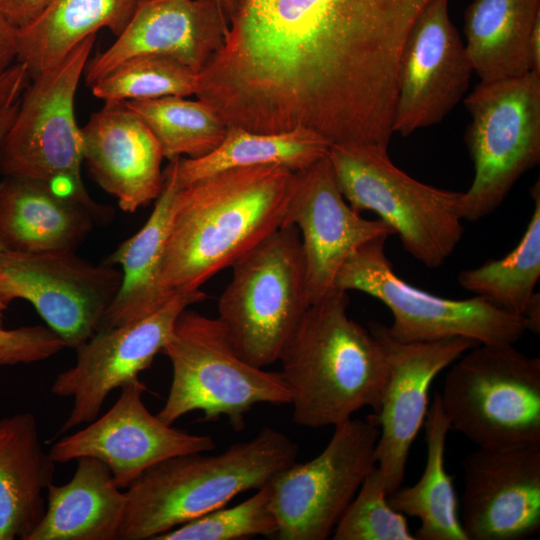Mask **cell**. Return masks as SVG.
<instances>
[{
	"label": "cell",
	"instance_id": "6da1fadb",
	"mask_svg": "<svg viewBox=\"0 0 540 540\" xmlns=\"http://www.w3.org/2000/svg\"><path fill=\"white\" fill-rule=\"evenodd\" d=\"M430 1L237 0L226 45L258 72L290 85H348L397 66Z\"/></svg>",
	"mask_w": 540,
	"mask_h": 540
},
{
	"label": "cell",
	"instance_id": "7a4b0ae2",
	"mask_svg": "<svg viewBox=\"0 0 540 540\" xmlns=\"http://www.w3.org/2000/svg\"><path fill=\"white\" fill-rule=\"evenodd\" d=\"M295 171L236 168L178 187L172 202L161 282L172 292L200 289L280 228Z\"/></svg>",
	"mask_w": 540,
	"mask_h": 540
},
{
	"label": "cell",
	"instance_id": "3957f363",
	"mask_svg": "<svg viewBox=\"0 0 540 540\" xmlns=\"http://www.w3.org/2000/svg\"><path fill=\"white\" fill-rule=\"evenodd\" d=\"M337 287L310 304L279 360L293 421L335 426L369 406L376 413L388 365L379 340L347 313Z\"/></svg>",
	"mask_w": 540,
	"mask_h": 540
},
{
	"label": "cell",
	"instance_id": "277c9868",
	"mask_svg": "<svg viewBox=\"0 0 540 540\" xmlns=\"http://www.w3.org/2000/svg\"><path fill=\"white\" fill-rule=\"evenodd\" d=\"M195 452L164 460L126 488L120 540H155L179 525L257 490L294 463L298 445L282 431L263 427L218 454Z\"/></svg>",
	"mask_w": 540,
	"mask_h": 540
},
{
	"label": "cell",
	"instance_id": "5b68a950",
	"mask_svg": "<svg viewBox=\"0 0 540 540\" xmlns=\"http://www.w3.org/2000/svg\"><path fill=\"white\" fill-rule=\"evenodd\" d=\"M161 353L172 367L166 401L157 416L173 425L193 411L225 417L237 431L257 404L284 405L290 394L282 374L254 366L233 347L221 321L185 309Z\"/></svg>",
	"mask_w": 540,
	"mask_h": 540
},
{
	"label": "cell",
	"instance_id": "8992f818",
	"mask_svg": "<svg viewBox=\"0 0 540 540\" xmlns=\"http://www.w3.org/2000/svg\"><path fill=\"white\" fill-rule=\"evenodd\" d=\"M95 35L60 63L30 79L0 145V172L49 184L58 193L84 204L101 223L108 222L112 212L94 201L83 183L82 129L74 108Z\"/></svg>",
	"mask_w": 540,
	"mask_h": 540
},
{
	"label": "cell",
	"instance_id": "52a82bcc",
	"mask_svg": "<svg viewBox=\"0 0 540 540\" xmlns=\"http://www.w3.org/2000/svg\"><path fill=\"white\" fill-rule=\"evenodd\" d=\"M328 157L352 209L376 213L412 257L438 268L454 252L464 233L463 192L412 178L391 161L386 146L332 144Z\"/></svg>",
	"mask_w": 540,
	"mask_h": 540
},
{
	"label": "cell",
	"instance_id": "ba28073f",
	"mask_svg": "<svg viewBox=\"0 0 540 540\" xmlns=\"http://www.w3.org/2000/svg\"><path fill=\"white\" fill-rule=\"evenodd\" d=\"M231 268L217 318L238 354L265 368L279 360L311 304L298 229L281 226Z\"/></svg>",
	"mask_w": 540,
	"mask_h": 540
},
{
	"label": "cell",
	"instance_id": "9c48e42d",
	"mask_svg": "<svg viewBox=\"0 0 540 540\" xmlns=\"http://www.w3.org/2000/svg\"><path fill=\"white\" fill-rule=\"evenodd\" d=\"M447 372L441 403L450 427L479 448L540 445V359L514 344H478Z\"/></svg>",
	"mask_w": 540,
	"mask_h": 540
},
{
	"label": "cell",
	"instance_id": "30bf717a",
	"mask_svg": "<svg viewBox=\"0 0 540 540\" xmlns=\"http://www.w3.org/2000/svg\"><path fill=\"white\" fill-rule=\"evenodd\" d=\"M464 104L474 178L463 192L462 217L475 222L493 213L540 162V75L480 81Z\"/></svg>",
	"mask_w": 540,
	"mask_h": 540
},
{
	"label": "cell",
	"instance_id": "8fae6325",
	"mask_svg": "<svg viewBox=\"0 0 540 540\" xmlns=\"http://www.w3.org/2000/svg\"><path fill=\"white\" fill-rule=\"evenodd\" d=\"M388 236L354 251L340 268L335 287L360 291L382 302L393 322L387 333L402 343L466 337L479 344H515L526 331L524 319L480 296L454 300L423 291L398 276L385 252Z\"/></svg>",
	"mask_w": 540,
	"mask_h": 540
},
{
	"label": "cell",
	"instance_id": "7c38bea8",
	"mask_svg": "<svg viewBox=\"0 0 540 540\" xmlns=\"http://www.w3.org/2000/svg\"><path fill=\"white\" fill-rule=\"evenodd\" d=\"M380 428L374 414L334 426L325 448L296 461L269 482L279 540H325L368 474L376 467Z\"/></svg>",
	"mask_w": 540,
	"mask_h": 540
},
{
	"label": "cell",
	"instance_id": "4fadbf2b",
	"mask_svg": "<svg viewBox=\"0 0 540 540\" xmlns=\"http://www.w3.org/2000/svg\"><path fill=\"white\" fill-rule=\"evenodd\" d=\"M120 268L94 264L75 250L0 252V303L29 302L65 343L76 349L100 328L121 286Z\"/></svg>",
	"mask_w": 540,
	"mask_h": 540
},
{
	"label": "cell",
	"instance_id": "5bb4252c",
	"mask_svg": "<svg viewBox=\"0 0 540 540\" xmlns=\"http://www.w3.org/2000/svg\"><path fill=\"white\" fill-rule=\"evenodd\" d=\"M201 289L177 291L162 308L140 320L99 329L77 347L75 364L60 372L51 393L72 398L61 433L87 424L100 415L107 397L139 378L161 353L172 335L178 316L206 298Z\"/></svg>",
	"mask_w": 540,
	"mask_h": 540
},
{
	"label": "cell",
	"instance_id": "9a60e30c",
	"mask_svg": "<svg viewBox=\"0 0 540 540\" xmlns=\"http://www.w3.org/2000/svg\"><path fill=\"white\" fill-rule=\"evenodd\" d=\"M120 389L118 400L106 413L52 445L48 452L56 464L81 457L96 458L110 469L117 486L125 490L164 460L216 448L211 436L175 428L152 414L143 401L146 386L139 378Z\"/></svg>",
	"mask_w": 540,
	"mask_h": 540
},
{
	"label": "cell",
	"instance_id": "2e32d148",
	"mask_svg": "<svg viewBox=\"0 0 540 540\" xmlns=\"http://www.w3.org/2000/svg\"><path fill=\"white\" fill-rule=\"evenodd\" d=\"M368 329L379 340L388 365L379 408L373 414L380 428L376 466L389 496L403 482L412 443L429 408L433 380L479 343L466 337L402 343L394 340L380 322L370 321Z\"/></svg>",
	"mask_w": 540,
	"mask_h": 540
},
{
	"label": "cell",
	"instance_id": "e0dca14e",
	"mask_svg": "<svg viewBox=\"0 0 540 540\" xmlns=\"http://www.w3.org/2000/svg\"><path fill=\"white\" fill-rule=\"evenodd\" d=\"M473 72L449 0L430 1L402 47L393 133L406 137L441 122L464 97Z\"/></svg>",
	"mask_w": 540,
	"mask_h": 540
},
{
	"label": "cell",
	"instance_id": "ac0fdd59",
	"mask_svg": "<svg viewBox=\"0 0 540 540\" xmlns=\"http://www.w3.org/2000/svg\"><path fill=\"white\" fill-rule=\"evenodd\" d=\"M283 225L299 231L311 303L335 288L340 268L354 251L373 239L394 234L379 218L368 220L352 209L328 156L295 171Z\"/></svg>",
	"mask_w": 540,
	"mask_h": 540
},
{
	"label": "cell",
	"instance_id": "d6986e66",
	"mask_svg": "<svg viewBox=\"0 0 540 540\" xmlns=\"http://www.w3.org/2000/svg\"><path fill=\"white\" fill-rule=\"evenodd\" d=\"M467 540H521L540 529V445L477 448L462 461Z\"/></svg>",
	"mask_w": 540,
	"mask_h": 540
},
{
	"label": "cell",
	"instance_id": "ffe728a7",
	"mask_svg": "<svg viewBox=\"0 0 540 540\" xmlns=\"http://www.w3.org/2000/svg\"><path fill=\"white\" fill-rule=\"evenodd\" d=\"M226 32V16L215 0H142L116 41L88 65L86 83L143 55L169 57L199 73Z\"/></svg>",
	"mask_w": 540,
	"mask_h": 540
},
{
	"label": "cell",
	"instance_id": "44dd1931",
	"mask_svg": "<svg viewBox=\"0 0 540 540\" xmlns=\"http://www.w3.org/2000/svg\"><path fill=\"white\" fill-rule=\"evenodd\" d=\"M81 129L84 162L123 211L134 213L160 196L162 148L124 102H105Z\"/></svg>",
	"mask_w": 540,
	"mask_h": 540
},
{
	"label": "cell",
	"instance_id": "7402d4cb",
	"mask_svg": "<svg viewBox=\"0 0 540 540\" xmlns=\"http://www.w3.org/2000/svg\"><path fill=\"white\" fill-rule=\"evenodd\" d=\"M95 223L89 208L47 183L14 176L0 182V244L6 250H75Z\"/></svg>",
	"mask_w": 540,
	"mask_h": 540
},
{
	"label": "cell",
	"instance_id": "603a6c76",
	"mask_svg": "<svg viewBox=\"0 0 540 540\" xmlns=\"http://www.w3.org/2000/svg\"><path fill=\"white\" fill-rule=\"evenodd\" d=\"M56 463L30 412L0 418V540H27L46 511Z\"/></svg>",
	"mask_w": 540,
	"mask_h": 540
},
{
	"label": "cell",
	"instance_id": "cb8c5ba5",
	"mask_svg": "<svg viewBox=\"0 0 540 540\" xmlns=\"http://www.w3.org/2000/svg\"><path fill=\"white\" fill-rule=\"evenodd\" d=\"M125 509L110 469L81 457L67 483L48 487L45 514L27 540H120Z\"/></svg>",
	"mask_w": 540,
	"mask_h": 540
},
{
	"label": "cell",
	"instance_id": "d4e9b609",
	"mask_svg": "<svg viewBox=\"0 0 540 540\" xmlns=\"http://www.w3.org/2000/svg\"><path fill=\"white\" fill-rule=\"evenodd\" d=\"M163 173L164 187L155 200L149 218L106 260L109 264L119 266L122 281L99 329L145 318L162 308L176 294L161 282V264L171 207L178 188L172 161H169Z\"/></svg>",
	"mask_w": 540,
	"mask_h": 540
},
{
	"label": "cell",
	"instance_id": "484cf974",
	"mask_svg": "<svg viewBox=\"0 0 540 540\" xmlns=\"http://www.w3.org/2000/svg\"><path fill=\"white\" fill-rule=\"evenodd\" d=\"M142 0H51L17 29V62L30 79L60 63L81 42L104 27L118 36Z\"/></svg>",
	"mask_w": 540,
	"mask_h": 540
},
{
	"label": "cell",
	"instance_id": "4316f807",
	"mask_svg": "<svg viewBox=\"0 0 540 540\" xmlns=\"http://www.w3.org/2000/svg\"><path fill=\"white\" fill-rule=\"evenodd\" d=\"M539 20L540 0H472L464 43L480 81L531 72L530 40Z\"/></svg>",
	"mask_w": 540,
	"mask_h": 540
},
{
	"label": "cell",
	"instance_id": "83f0119b",
	"mask_svg": "<svg viewBox=\"0 0 540 540\" xmlns=\"http://www.w3.org/2000/svg\"><path fill=\"white\" fill-rule=\"evenodd\" d=\"M331 143L316 132L296 128L278 133H261L228 127L222 142L199 158L172 160L178 187L225 170L280 165L293 171L325 158Z\"/></svg>",
	"mask_w": 540,
	"mask_h": 540
},
{
	"label": "cell",
	"instance_id": "f1b7e54d",
	"mask_svg": "<svg viewBox=\"0 0 540 540\" xmlns=\"http://www.w3.org/2000/svg\"><path fill=\"white\" fill-rule=\"evenodd\" d=\"M423 425L427 444L424 471L414 485L400 486L391 493L388 503L403 515L420 520L414 534L416 540H467L452 477L444 465L446 438L451 427L439 392L434 394Z\"/></svg>",
	"mask_w": 540,
	"mask_h": 540
},
{
	"label": "cell",
	"instance_id": "f546056e",
	"mask_svg": "<svg viewBox=\"0 0 540 540\" xmlns=\"http://www.w3.org/2000/svg\"><path fill=\"white\" fill-rule=\"evenodd\" d=\"M534 208L516 247L501 259L462 270L458 284L508 312L523 314L540 277V182L530 188Z\"/></svg>",
	"mask_w": 540,
	"mask_h": 540
},
{
	"label": "cell",
	"instance_id": "4dcf8cb0",
	"mask_svg": "<svg viewBox=\"0 0 540 540\" xmlns=\"http://www.w3.org/2000/svg\"><path fill=\"white\" fill-rule=\"evenodd\" d=\"M158 140L164 158H199L223 140L227 126L205 101L168 96L125 101Z\"/></svg>",
	"mask_w": 540,
	"mask_h": 540
},
{
	"label": "cell",
	"instance_id": "1f68e13d",
	"mask_svg": "<svg viewBox=\"0 0 540 540\" xmlns=\"http://www.w3.org/2000/svg\"><path fill=\"white\" fill-rule=\"evenodd\" d=\"M199 77L179 61L159 55L133 57L91 85L104 102L196 95Z\"/></svg>",
	"mask_w": 540,
	"mask_h": 540
},
{
	"label": "cell",
	"instance_id": "d6a6232c",
	"mask_svg": "<svg viewBox=\"0 0 540 540\" xmlns=\"http://www.w3.org/2000/svg\"><path fill=\"white\" fill-rule=\"evenodd\" d=\"M270 498L267 483L241 503L215 509L159 535L155 540H240L275 536L277 520Z\"/></svg>",
	"mask_w": 540,
	"mask_h": 540
},
{
	"label": "cell",
	"instance_id": "836d02e7",
	"mask_svg": "<svg viewBox=\"0 0 540 540\" xmlns=\"http://www.w3.org/2000/svg\"><path fill=\"white\" fill-rule=\"evenodd\" d=\"M377 466L368 474L338 521L334 540H415L405 515L388 503Z\"/></svg>",
	"mask_w": 540,
	"mask_h": 540
},
{
	"label": "cell",
	"instance_id": "e575fe53",
	"mask_svg": "<svg viewBox=\"0 0 540 540\" xmlns=\"http://www.w3.org/2000/svg\"><path fill=\"white\" fill-rule=\"evenodd\" d=\"M66 347L48 326L0 327V365L13 366L44 361Z\"/></svg>",
	"mask_w": 540,
	"mask_h": 540
},
{
	"label": "cell",
	"instance_id": "d590c367",
	"mask_svg": "<svg viewBox=\"0 0 540 540\" xmlns=\"http://www.w3.org/2000/svg\"><path fill=\"white\" fill-rule=\"evenodd\" d=\"M29 82L26 66L17 61L0 75V113L19 100Z\"/></svg>",
	"mask_w": 540,
	"mask_h": 540
},
{
	"label": "cell",
	"instance_id": "8d00e7d4",
	"mask_svg": "<svg viewBox=\"0 0 540 540\" xmlns=\"http://www.w3.org/2000/svg\"><path fill=\"white\" fill-rule=\"evenodd\" d=\"M51 0H0L9 21L18 29L30 23Z\"/></svg>",
	"mask_w": 540,
	"mask_h": 540
},
{
	"label": "cell",
	"instance_id": "74e56055",
	"mask_svg": "<svg viewBox=\"0 0 540 540\" xmlns=\"http://www.w3.org/2000/svg\"><path fill=\"white\" fill-rule=\"evenodd\" d=\"M17 52V28L0 6V75L15 63Z\"/></svg>",
	"mask_w": 540,
	"mask_h": 540
},
{
	"label": "cell",
	"instance_id": "f35d334b",
	"mask_svg": "<svg viewBox=\"0 0 540 540\" xmlns=\"http://www.w3.org/2000/svg\"><path fill=\"white\" fill-rule=\"evenodd\" d=\"M522 317L524 319L526 330L539 335L540 333V295L534 293L529 300Z\"/></svg>",
	"mask_w": 540,
	"mask_h": 540
},
{
	"label": "cell",
	"instance_id": "ab89813d",
	"mask_svg": "<svg viewBox=\"0 0 540 540\" xmlns=\"http://www.w3.org/2000/svg\"><path fill=\"white\" fill-rule=\"evenodd\" d=\"M18 105H19V100L16 101L14 104L10 105L9 107L5 108L0 113V145H1V142H2L3 138L6 135L9 127L11 126V124H12V122L14 120V117H15L17 109H18ZM2 250H4V248L0 244V252ZM4 310H5V308L0 303V323H1V320H2V317H3Z\"/></svg>",
	"mask_w": 540,
	"mask_h": 540
},
{
	"label": "cell",
	"instance_id": "60d3db41",
	"mask_svg": "<svg viewBox=\"0 0 540 540\" xmlns=\"http://www.w3.org/2000/svg\"><path fill=\"white\" fill-rule=\"evenodd\" d=\"M218 5L223 10L227 22L231 18V16L234 14L236 6H237V0H215Z\"/></svg>",
	"mask_w": 540,
	"mask_h": 540
}]
</instances>
